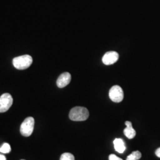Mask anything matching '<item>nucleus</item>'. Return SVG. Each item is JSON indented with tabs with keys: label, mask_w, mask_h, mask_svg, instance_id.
I'll use <instances>...</instances> for the list:
<instances>
[{
	"label": "nucleus",
	"mask_w": 160,
	"mask_h": 160,
	"mask_svg": "<svg viewBox=\"0 0 160 160\" xmlns=\"http://www.w3.org/2000/svg\"><path fill=\"white\" fill-rule=\"evenodd\" d=\"M89 116V112L88 109L84 107L77 106L75 107L71 110L69 118L73 121H84L86 120Z\"/></svg>",
	"instance_id": "f257e3e1"
},
{
	"label": "nucleus",
	"mask_w": 160,
	"mask_h": 160,
	"mask_svg": "<svg viewBox=\"0 0 160 160\" xmlns=\"http://www.w3.org/2000/svg\"><path fill=\"white\" fill-rule=\"evenodd\" d=\"M33 62V59L29 55H24L20 57L14 58L12 59L14 67L17 69H26L28 68Z\"/></svg>",
	"instance_id": "f03ea898"
},
{
	"label": "nucleus",
	"mask_w": 160,
	"mask_h": 160,
	"mask_svg": "<svg viewBox=\"0 0 160 160\" xmlns=\"http://www.w3.org/2000/svg\"><path fill=\"white\" fill-rule=\"evenodd\" d=\"M34 120L32 117H28L23 121L20 126V133L24 137H30L34 129Z\"/></svg>",
	"instance_id": "7ed1b4c3"
},
{
	"label": "nucleus",
	"mask_w": 160,
	"mask_h": 160,
	"mask_svg": "<svg viewBox=\"0 0 160 160\" xmlns=\"http://www.w3.org/2000/svg\"><path fill=\"white\" fill-rule=\"evenodd\" d=\"M109 97L114 103H120L124 97L122 88L119 86H113L109 91Z\"/></svg>",
	"instance_id": "20e7f679"
},
{
	"label": "nucleus",
	"mask_w": 160,
	"mask_h": 160,
	"mask_svg": "<svg viewBox=\"0 0 160 160\" xmlns=\"http://www.w3.org/2000/svg\"><path fill=\"white\" fill-rule=\"evenodd\" d=\"M13 102L12 95L9 93H4L0 97V113L7 112L10 108Z\"/></svg>",
	"instance_id": "39448f33"
},
{
	"label": "nucleus",
	"mask_w": 160,
	"mask_h": 160,
	"mask_svg": "<svg viewBox=\"0 0 160 160\" xmlns=\"http://www.w3.org/2000/svg\"><path fill=\"white\" fill-rule=\"evenodd\" d=\"M119 55L118 52L110 51L106 52L102 58L103 63L106 65H112L116 62L119 59Z\"/></svg>",
	"instance_id": "423d86ee"
},
{
	"label": "nucleus",
	"mask_w": 160,
	"mask_h": 160,
	"mask_svg": "<svg viewBox=\"0 0 160 160\" xmlns=\"http://www.w3.org/2000/svg\"><path fill=\"white\" fill-rule=\"evenodd\" d=\"M71 80V75L69 72H63L59 75L57 81V84L59 88H63L68 85Z\"/></svg>",
	"instance_id": "0eeeda50"
},
{
	"label": "nucleus",
	"mask_w": 160,
	"mask_h": 160,
	"mask_svg": "<svg viewBox=\"0 0 160 160\" xmlns=\"http://www.w3.org/2000/svg\"><path fill=\"white\" fill-rule=\"evenodd\" d=\"M126 128L124 129L123 132L126 137L130 139H133L136 135V131L133 128L132 123L129 121H126L125 122Z\"/></svg>",
	"instance_id": "6e6552de"
},
{
	"label": "nucleus",
	"mask_w": 160,
	"mask_h": 160,
	"mask_svg": "<svg viewBox=\"0 0 160 160\" xmlns=\"http://www.w3.org/2000/svg\"><path fill=\"white\" fill-rule=\"evenodd\" d=\"M113 143H114V149L117 152L122 154L125 151L126 147L123 139L120 138H116L114 139Z\"/></svg>",
	"instance_id": "1a4fd4ad"
},
{
	"label": "nucleus",
	"mask_w": 160,
	"mask_h": 160,
	"mask_svg": "<svg viewBox=\"0 0 160 160\" xmlns=\"http://www.w3.org/2000/svg\"><path fill=\"white\" fill-rule=\"evenodd\" d=\"M141 153L139 151H136L132 152L131 154L129 155L127 157L126 160H138L141 158Z\"/></svg>",
	"instance_id": "9d476101"
},
{
	"label": "nucleus",
	"mask_w": 160,
	"mask_h": 160,
	"mask_svg": "<svg viewBox=\"0 0 160 160\" xmlns=\"http://www.w3.org/2000/svg\"><path fill=\"white\" fill-rule=\"evenodd\" d=\"M11 151V147L10 144L8 143H4L2 147L0 148V152L4 154H7L10 152Z\"/></svg>",
	"instance_id": "9b49d317"
},
{
	"label": "nucleus",
	"mask_w": 160,
	"mask_h": 160,
	"mask_svg": "<svg viewBox=\"0 0 160 160\" xmlns=\"http://www.w3.org/2000/svg\"><path fill=\"white\" fill-rule=\"evenodd\" d=\"M60 160H75L74 156L71 153L66 152L61 155Z\"/></svg>",
	"instance_id": "f8f14e48"
},
{
	"label": "nucleus",
	"mask_w": 160,
	"mask_h": 160,
	"mask_svg": "<svg viewBox=\"0 0 160 160\" xmlns=\"http://www.w3.org/2000/svg\"><path fill=\"white\" fill-rule=\"evenodd\" d=\"M109 160H123L122 158L117 157L116 155L111 154L109 155Z\"/></svg>",
	"instance_id": "ddd939ff"
},
{
	"label": "nucleus",
	"mask_w": 160,
	"mask_h": 160,
	"mask_svg": "<svg viewBox=\"0 0 160 160\" xmlns=\"http://www.w3.org/2000/svg\"><path fill=\"white\" fill-rule=\"evenodd\" d=\"M155 155H156L158 157L160 158V148L157 149L155 151Z\"/></svg>",
	"instance_id": "4468645a"
},
{
	"label": "nucleus",
	"mask_w": 160,
	"mask_h": 160,
	"mask_svg": "<svg viewBox=\"0 0 160 160\" xmlns=\"http://www.w3.org/2000/svg\"><path fill=\"white\" fill-rule=\"evenodd\" d=\"M0 160H6V157L3 155L0 154Z\"/></svg>",
	"instance_id": "2eb2a0df"
},
{
	"label": "nucleus",
	"mask_w": 160,
	"mask_h": 160,
	"mask_svg": "<svg viewBox=\"0 0 160 160\" xmlns=\"http://www.w3.org/2000/svg\"></svg>",
	"instance_id": "dca6fc26"
}]
</instances>
